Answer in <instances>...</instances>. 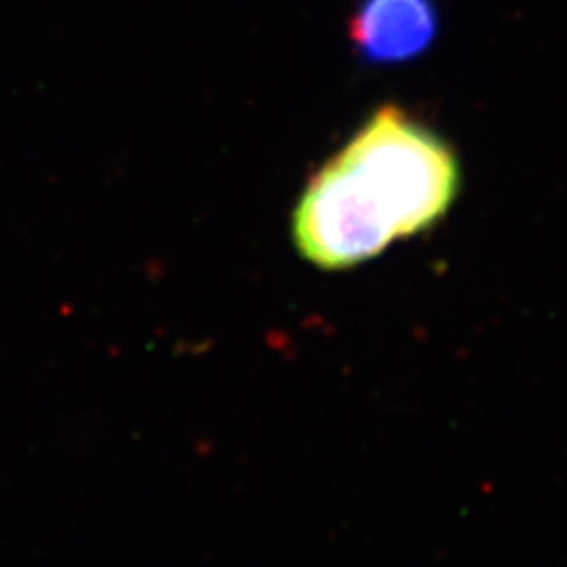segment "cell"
<instances>
[{
	"label": "cell",
	"mask_w": 567,
	"mask_h": 567,
	"mask_svg": "<svg viewBox=\"0 0 567 567\" xmlns=\"http://www.w3.org/2000/svg\"><path fill=\"white\" fill-rule=\"evenodd\" d=\"M437 34L435 0H360L349 20L351 47L370 65L419 60Z\"/></svg>",
	"instance_id": "obj_2"
},
{
	"label": "cell",
	"mask_w": 567,
	"mask_h": 567,
	"mask_svg": "<svg viewBox=\"0 0 567 567\" xmlns=\"http://www.w3.org/2000/svg\"><path fill=\"white\" fill-rule=\"evenodd\" d=\"M458 185L454 150L389 103L311 177L292 215V240L305 261L349 269L440 224Z\"/></svg>",
	"instance_id": "obj_1"
}]
</instances>
